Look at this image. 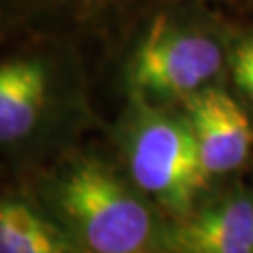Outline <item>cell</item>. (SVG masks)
<instances>
[{
  "instance_id": "1",
  "label": "cell",
  "mask_w": 253,
  "mask_h": 253,
  "mask_svg": "<svg viewBox=\"0 0 253 253\" xmlns=\"http://www.w3.org/2000/svg\"><path fill=\"white\" fill-rule=\"evenodd\" d=\"M42 199L77 252L163 250L165 229L146 195L96 156L64 160L42 184Z\"/></svg>"
},
{
  "instance_id": "2",
  "label": "cell",
  "mask_w": 253,
  "mask_h": 253,
  "mask_svg": "<svg viewBox=\"0 0 253 253\" xmlns=\"http://www.w3.org/2000/svg\"><path fill=\"white\" fill-rule=\"evenodd\" d=\"M120 141L131 182L174 217L188 216L212 176L186 115H169L133 96Z\"/></svg>"
},
{
  "instance_id": "3",
  "label": "cell",
  "mask_w": 253,
  "mask_h": 253,
  "mask_svg": "<svg viewBox=\"0 0 253 253\" xmlns=\"http://www.w3.org/2000/svg\"><path fill=\"white\" fill-rule=\"evenodd\" d=\"M223 68V49L199 30L156 21L127 68L131 96L145 101L184 100L208 86Z\"/></svg>"
},
{
  "instance_id": "4",
  "label": "cell",
  "mask_w": 253,
  "mask_h": 253,
  "mask_svg": "<svg viewBox=\"0 0 253 253\" xmlns=\"http://www.w3.org/2000/svg\"><path fill=\"white\" fill-rule=\"evenodd\" d=\"M58 101L56 66L43 54L0 62V146L28 141L43 127Z\"/></svg>"
},
{
  "instance_id": "5",
  "label": "cell",
  "mask_w": 253,
  "mask_h": 253,
  "mask_svg": "<svg viewBox=\"0 0 253 253\" xmlns=\"http://www.w3.org/2000/svg\"><path fill=\"white\" fill-rule=\"evenodd\" d=\"M182 101L208 174L216 176L238 169L253 145L250 118L238 101L210 84Z\"/></svg>"
},
{
  "instance_id": "6",
  "label": "cell",
  "mask_w": 253,
  "mask_h": 253,
  "mask_svg": "<svg viewBox=\"0 0 253 253\" xmlns=\"http://www.w3.org/2000/svg\"><path fill=\"white\" fill-rule=\"evenodd\" d=\"M163 250L182 253H253V197L235 190L191 210L165 229Z\"/></svg>"
},
{
  "instance_id": "7",
  "label": "cell",
  "mask_w": 253,
  "mask_h": 253,
  "mask_svg": "<svg viewBox=\"0 0 253 253\" xmlns=\"http://www.w3.org/2000/svg\"><path fill=\"white\" fill-rule=\"evenodd\" d=\"M133 0H0L13 21L28 27L98 30L118 17Z\"/></svg>"
},
{
  "instance_id": "8",
  "label": "cell",
  "mask_w": 253,
  "mask_h": 253,
  "mask_svg": "<svg viewBox=\"0 0 253 253\" xmlns=\"http://www.w3.org/2000/svg\"><path fill=\"white\" fill-rule=\"evenodd\" d=\"M77 252L53 217L25 201H0V253Z\"/></svg>"
},
{
  "instance_id": "9",
  "label": "cell",
  "mask_w": 253,
  "mask_h": 253,
  "mask_svg": "<svg viewBox=\"0 0 253 253\" xmlns=\"http://www.w3.org/2000/svg\"><path fill=\"white\" fill-rule=\"evenodd\" d=\"M231 70L236 84L253 98V40H246L231 54Z\"/></svg>"
}]
</instances>
